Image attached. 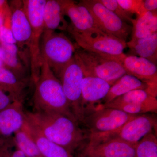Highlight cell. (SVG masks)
<instances>
[{
    "instance_id": "obj_14",
    "label": "cell",
    "mask_w": 157,
    "mask_h": 157,
    "mask_svg": "<svg viewBox=\"0 0 157 157\" xmlns=\"http://www.w3.org/2000/svg\"><path fill=\"white\" fill-rule=\"evenodd\" d=\"M110 87L109 83L101 78L84 76L81 89V106L84 119L95 111L97 106L107 95Z\"/></svg>"
},
{
    "instance_id": "obj_29",
    "label": "cell",
    "mask_w": 157,
    "mask_h": 157,
    "mask_svg": "<svg viewBox=\"0 0 157 157\" xmlns=\"http://www.w3.org/2000/svg\"><path fill=\"white\" fill-rule=\"evenodd\" d=\"M11 11L9 9L6 13L3 25L0 27L1 43L16 44L11 30Z\"/></svg>"
},
{
    "instance_id": "obj_8",
    "label": "cell",
    "mask_w": 157,
    "mask_h": 157,
    "mask_svg": "<svg viewBox=\"0 0 157 157\" xmlns=\"http://www.w3.org/2000/svg\"><path fill=\"white\" fill-rule=\"evenodd\" d=\"M92 15L98 28L105 34L127 42L132 26L106 8L98 0L80 1Z\"/></svg>"
},
{
    "instance_id": "obj_6",
    "label": "cell",
    "mask_w": 157,
    "mask_h": 157,
    "mask_svg": "<svg viewBox=\"0 0 157 157\" xmlns=\"http://www.w3.org/2000/svg\"><path fill=\"white\" fill-rule=\"evenodd\" d=\"M83 77L81 67L74 56L57 77L61 83L70 109L79 125L82 124L84 120L81 106Z\"/></svg>"
},
{
    "instance_id": "obj_34",
    "label": "cell",
    "mask_w": 157,
    "mask_h": 157,
    "mask_svg": "<svg viewBox=\"0 0 157 157\" xmlns=\"http://www.w3.org/2000/svg\"><path fill=\"white\" fill-rule=\"evenodd\" d=\"M9 7L7 1L0 0V9H6Z\"/></svg>"
},
{
    "instance_id": "obj_15",
    "label": "cell",
    "mask_w": 157,
    "mask_h": 157,
    "mask_svg": "<svg viewBox=\"0 0 157 157\" xmlns=\"http://www.w3.org/2000/svg\"><path fill=\"white\" fill-rule=\"evenodd\" d=\"M128 75L135 76L157 91V65L144 58L124 54L120 59Z\"/></svg>"
},
{
    "instance_id": "obj_33",
    "label": "cell",
    "mask_w": 157,
    "mask_h": 157,
    "mask_svg": "<svg viewBox=\"0 0 157 157\" xmlns=\"http://www.w3.org/2000/svg\"><path fill=\"white\" fill-rule=\"evenodd\" d=\"M9 9H10V8L9 7L6 9H3V10L0 9V27L3 25L6 13H7V11H9Z\"/></svg>"
},
{
    "instance_id": "obj_37",
    "label": "cell",
    "mask_w": 157,
    "mask_h": 157,
    "mask_svg": "<svg viewBox=\"0 0 157 157\" xmlns=\"http://www.w3.org/2000/svg\"><path fill=\"white\" fill-rule=\"evenodd\" d=\"M42 157V156H41V157Z\"/></svg>"
},
{
    "instance_id": "obj_1",
    "label": "cell",
    "mask_w": 157,
    "mask_h": 157,
    "mask_svg": "<svg viewBox=\"0 0 157 157\" xmlns=\"http://www.w3.org/2000/svg\"><path fill=\"white\" fill-rule=\"evenodd\" d=\"M25 122L48 140L74 155L88 137V133L70 118L57 113L25 112Z\"/></svg>"
},
{
    "instance_id": "obj_19",
    "label": "cell",
    "mask_w": 157,
    "mask_h": 157,
    "mask_svg": "<svg viewBox=\"0 0 157 157\" xmlns=\"http://www.w3.org/2000/svg\"><path fill=\"white\" fill-rule=\"evenodd\" d=\"M64 15L59 0H46L43 12L44 30H67L69 25Z\"/></svg>"
},
{
    "instance_id": "obj_22",
    "label": "cell",
    "mask_w": 157,
    "mask_h": 157,
    "mask_svg": "<svg viewBox=\"0 0 157 157\" xmlns=\"http://www.w3.org/2000/svg\"><path fill=\"white\" fill-rule=\"evenodd\" d=\"M157 11H146L132 21V37L130 41L148 36L157 33Z\"/></svg>"
},
{
    "instance_id": "obj_28",
    "label": "cell",
    "mask_w": 157,
    "mask_h": 157,
    "mask_svg": "<svg viewBox=\"0 0 157 157\" xmlns=\"http://www.w3.org/2000/svg\"><path fill=\"white\" fill-rule=\"evenodd\" d=\"M99 2L116 14L125 22L132 23L133 14L124 10L118 3L117 0H98Z\"/></svg>"
},
{
    "instance_id": "obj_10",
    "label": "cell",
    "mask_w": 157,
    "mask_h": 157,
    "mask_svg": "<svg viewBox=\"0 0 157 157\" xmlns=\"http://www.w3.org/2000/svg\"><path fill=\"white\" fill-rule=\"evenodd\" d=\"M67 30L79 48L88 51L107 56H118L124 54L127 47V42L107 34L79 33L68 26Z\"/></svg>"
},
{
    "instance_id": "obj_4",
    "label": "cell",
    "mask_w": 157,
    "mask_h": 157,
    "mask_svg": "<svg viewBox=\"0 0 157 157\" xmlns=\"http://www.w3.org/2000/svg\"><path fill=\"white\" fill-rule=\"evenodd\" d=\"M76 46L65 34L44 30L40 41L41 58L47 62L56 77L73 58Z\"/></svg>"
},
{
    "instance_id": "obj_3",
    "label": "cell",
    "mask_w": 157,
    "mask_h": 157,
    "mask_svg": "<svg viewBox=\"0 0 157 157\" xmlns=\"http://www.w3.org/2000/svg\"><path fill=\"white\" fill-rule=\"evenodd\" d=\"M123 55L107 56L76 46L74 57L81 67L84 76L101 78L111 86L118 79L126 74L122 64L120 62Z\"/></svg>"
},
{
    "instance_id": "obj_21",
    "label": "cell",
    "mask_w": 157,
    "mask_h": 157,
    "mask_svg": "<svg viewBox=\"0 0 157 157\" xmlns=\"http://www.w3.org/2000/svg\"><path fill=\"white\" fill-rule=\"evenodd\" d=\"M133 53L144 58L157 65V33L148 36L127 42Z\"/></svg>"
},
{
    "instance_id": "obj_36",
    "label": "cell",
    "mask_w": 157,
    "mask_h": 157,
    "mask_svg": "<svg viewBox=\"0 0 157 157\" xmlns=\"http://www.w3.org/2000/svg\"><path fill=\"white\" fill-rule=\"evenodd\" d=\"M0 44H1V39H0Z\"/></svg>"
},
{
    "instance_id": "obj_9",
    "label": "cell",
    "mask_w": 157,
    "mask_h": 157,
    "mask_svg": "<svg viewBox=\"0 0 157 157\" xmlns=\"http://www.w3.org/2000/svg\"><path fill=\"white\" fill-rule=\"evenodd\" d=\"M106 108L119 109L131 115L157 113V96L147 90H134L109 103L99 104L96 110Z\"/></svg>"
},
{
    "instance_id": "obj_11",
    "label": "cell",
    "mask_w": 157,
    "mask_h": 157,
    "mask_svg": "<svg viewBox=\"0 0 157 157\" xmlns=\"http://www.w3.org/2000/svg\"><path fill=\"white\" fill-rule=\"evenodd\" d=\"M156 118L151 115H136L114 132L99 134H91L96 138H117L132 144H137L144 137L152 133L157 127Z\"/></svg>"
},
{
    "instance_id": "obj_32",
    "label": "cell",
    "mask_w": 157,
    "mask_h": 157,
    "mask_svg": "<svg viewBox=\"0 0 157 157\" xmlns=\"http://www.w3.org/2000/svg\"><path fill=\"white\" fill-rule=\"evenodd\" d=\"M143 6L146 11H157V0H144Z\"/></svg>"
},
{
    "instance_id": "obj_30",
    "label": "cell",
    "mask_w": 157,
    "mask_h": 157,
    "mask_svg": "<svg viewBox=\"0 0 157 157\" xmlns=\"http://www.w3.org/2000/svg\"><path fill=\"white\" fill-rule=\"evenodd\" d=\"M120 6L127 12L135 14L137 17L146 12L143 6V0H117Z\"/></svg>"
},
{
    "instance_id": "obj_13",
    "label": "cell",
    "mask_w": 157,
    "mask_h": 157,
    "mask_svg": "<svg viewBox=\"0 0 157 157\" xmlns=\"http://www.w3.org/2000/svg\"><path fill=\"white\" fill-rule=\"evenodd\" d=\"M64 15L71 20L68 27L79 33L106 34L97 26L89 10L80 1L59 0Z\"/></svg>"
},
{
    "instance_id": "obj_27",
    "label": "cell",
    "mask_w": 157,
    "mask_h": 157,
    "mask_svg": "<svg viewBox=\"0 0 157 157\" xmlns=\"http://www.w3.org/2000/svg\"><path fill=\"white\" fill-rule=\"evenodd\" d=\"M13 136L0 139V157H27L17 148Z\"/></svg>"
},
{
    "instance_id": "obj_26",
    "label": "cell",
    "mask_w": 157,
    "mask_h": 157,
    "mask_svg": "<svg viewBox=\"0 0 157 157\" xmlns=\"http://www.w3.org/2000/svg\"><path fill=\"white\" fill-rule=\"evenodd\" d=\"M135 157H157V139L155 134H148L137 144Z\"/></svg>"
},
{
    "instance_id": "obj_17",
    "label": "cell",
    "mask_w": 157,
    "mask_h": 157,
    "mask_svg": "<svg viewBox=\"0 0 157 157\" xmlns=\"http://www.w3.org/2000/svg\"><path fill=\"white\" fill-rule=\"evenodd\" d=\"M14 2V7L11 10V30L16 43L20 48L25 45L29 46L30 38L31 28L28 18L25 12L22 1Z\"/></svg>"
},
{
    "instance_id": "obj_24",
    "label": "cell",
    "mask_w": 157,
    "mask_h": 157,
    "mask_svg": "<svg viewBox=\"0 0 157 157\" xmlns=\"http://www.w3.org/2000/svg\"><path fill=\"white\" fill-rule=\"evenodd\" d=\"M0 47L2 52L4 67L13 72L20 79H24V69L18 59V48L16 44L1 43Z\"/></svg>"
},
{
    "instance_id": "obj_35",
    "label": "cell",
    "mask_w": 157,
    "mask_h": 157,
    "mask_svg": "<svg viewBox=\"0 0 157 157\" xmlns=\"http://www.w3.org/2000/svg\"><path fill=\"white\" fill-rule=\"evenodd\" d=\"M0 67H4L2 59V48L0 47Z\"/></svg>"
},
{
    "instance_id": "obj_2",
    "label": "cell",
    "mask_w": 157,
    "mask_h": 157,
    "mask_svg": "<svg viewBox=\"0 0 157 157\" xmlns=\"http://www.w3.org/2000/svg\"><path fill=\"white\" fill-rule=\"evenodd\" d=\"M35 85L33 98L34 111L59 113L77 122L70 109L60 81L42 58L40 75Z\"/></svg>"
},
{
    "instance_id": "obj_20",
    "label": "cell",
    "mask_w": 157,
    "mask_h": 157,
    "mask_svg": "<svg viewBox=\"0 0 157 157\" xmlns=\"http://www.w3.org/2000/svg\"><path fill=\"white\" fill-rule=\"evenodd\" d=\"M26 84L7 68L0 67V87L9 93L15 101L23 103Z\"/></svg>"
},
{
    "instance_id": "obj_23",
    "label": "cell",
    "mask_w": 157,
    "mask_h": 157,
    "mask_svg": "<svg viewBox=\"0 0 157 157\" xmlns=\"http://www.w3.org/2000/svg\"><path fill=\"white\" fill-rule=\"evenodd\" d=\"M30 134L43 157H75L67 150L48 140L25 123Z\"/></svg>"
},
{
    "instance_id": "obj_5",
    "label": "cell",
    "mask_w": 157,
    "mask_h": 157,
    "mask_svg": "<svg viewBox=\"0 0 157 157\" xmlns=\"http://www.w3.org/2000/svg\"><path fill=\"white\" fill-rule=\"evenodd\" d=\"M46 0L22 1L23 8L31 28L29 48L30 56L31 79L35 84L40 75L41 56L40 45L44 32L43 12Z\"/></svg>"
},
{
    "instance_id": "obj_18",
    "label": "cell",
    "mask_w": 157,
    "mask_h": 157,
    "mask_svg": "<svg viewBox=\"0 0 157 157\" xmlns=\"http://www.w3.org/2000/svg\"><path fill=\"white\" fill-rule=\"evenodd\" d=\"M138 89L147 90L154 95L157 96V91L152 89L148 85L135 76L126 74L111 86L107 95L100 104L109 103L129 92Z\"/></svg>"
},
{
    "instance_id": "obj_25",
    "label": "cell",
    "mask_w": 157,
    "mask_h": 157,
    "mask_svg": "<svg viewBox=\"0 0 157 157\" xmlns=\"http://www.w3.org/2000/svg\"><path fill=\"white\" fill-rule=\"evenodd\" d=\"M13 137L17 148L22 151L26 156H42L36 144L28 130L25 123L21 129L14 134Z\"/></svg>"
},
{
    "instance_id": "obj_16",
    "label": "cell",
    "mask_w": 157,
    "mask_h": 157,
    "mask_svg": "<svg viewBox=\"0 0 157 157\" xmlns=\"http://www.w3.org/2000/svg\"><path fill=\"white\" fill-rule=\"evenodd\" d=\"M23 103L15 101L0 111V139L12 137L25 123Z\"/></svg>"
},
{
    "instance_id": "obj_7",
    "label": "cell",
    "mask_w": 157,
    "mask_h": 157,
    "mask_svg": "<svg viewBox=\"0 0 157 157\" xmlns=\"http://www.w3.org/2000/svg\"><path fill=\"white\" fill-rule=\"evenodd\" d=\"M137 144L117 138L88 137L74 154L76 157H135Z\"/></svg>"
},
{
    "instance_id": "obj_12",
    "label": "cell",
    "mask_w": 157,
    "mask_h": 157,
    "mask_svg": "<svg viewBox=\"0 0 157 157\" xmlns=\"http://www.w3.org/2000/svg\"><path fill=\"white\" fill-rule=\"evenodd\" d=\"M136 115L113 108H102L85 117L82 125L86 127L88 134L109 133L118 130Z\"/></svg>"
},
{
    "instance_id": "obj_31",
    "label": "cell",
    "mask_w": 157,
    "mask_h": 157,
    "mask_svg": "<svg viewBox=\"0 0 157 157\" xmlns=\"http://www.w3.org/2000/svg\"><path fill=\"white\" fill-rule=\"evenodd\" d=\"M15 101L9 93L0 87V111L9 107Z\"/></svg>"
}]
</instances>
